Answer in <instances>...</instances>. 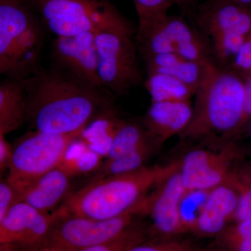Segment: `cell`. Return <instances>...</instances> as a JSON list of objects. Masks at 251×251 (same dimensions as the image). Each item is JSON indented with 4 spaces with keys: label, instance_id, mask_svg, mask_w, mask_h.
Returning a JSON list of instances; mask_svg holds the SVG:
<instances>
[{
    "label": "cell",
    "instance_id": "cell-1",
    "mask_svg": "<svg viewBox=\"0 0 251 251\" xmlns=\"http://www.w3.org/2000/svg\"><path fill=\"white\" fill-rule=\"evenodd\" d=\"M25 80L26 122L53 134L82 133L99 115L113 108L111 92L77 80L58 68H40Z\"/></svg>",
    "mask_w": 251,
    "mask_h": 251
},
{
    "label": "cell",
    "instance_id": "cell-2",
    "mask_svg": "<svg viewBox=\"0 0 251 251\" xmlns=\"http://www.w3.org/2000/svg\"><path fill=\"white\" fill-rule=\"evenodd\" d=\"M180 168V161L163 166H144L126 174L87 183L62 204L68 214L108 220L123 215Z\"/></svg>",
    "mask_w": 251,
    "mask_h": 251
},
{
    "label": "cell",
    "instance_id": "cell-3",
    "mask_svg": "<svg viewBox=\"0 0 251 251\" xmlns=\"http://www.w3.org/2000/svg\"><path fill=\"white\" fill-rule=\"evenodd\" d=\"M193 116L184 140L235 134L244 122L245 84L232 73L212 64L196 92Z\"/></svg>",
    "mask_w": 251,
    "mask_h": 251
},
{
    "label": "cell",
    "instance_id": "cell-4",
    "mask_svg": "<svg viewBox=\"0 0 251 251\" xmlns=\"http://www.w3.org/2000/svg\"><path fill=\"white\" fill-rule=\"evenodd\" d=\"M44 34L35 18L17 3L0 1V74L26 79L40 69Z\"/></svg>",
    "mask_w": 251,
    "mask_h": 251
},
{
    "label": "cell",
    "instance_id": "cell-5",
    "mask_svg": "<svg viewBox=\"0 0 251 251\" xmlns=\"http://www.w3.org/2000/svg\"><path fill=\"white\" fill-rule=\"evenodd\" d=\"M46 27L57 36L135 29L108 0H34Z\"/></svg>",
    "mask_w": 251,
    "mask_h": 251
},
{
    "label": "cell",
    "instance_id": "cell-6",
    "mask_svg": "<svg viewBox=\"0 0 251 251\" xmlns=\"http://www.w3.org/2000/svg\"><path fill=\"white\" fill-rule=\"evenodd\" d=\"M82 133L53 134L39 130L25 135L12 147L7 179L16 191L62 165Z\"/></svg>",
    "mask_w": 251,
    "mask_h": 251
},
{
    "label": "cell",
    "instance_id": "cell-7",
    "mask_svg": "<svg viewBox=\"0 0 251 251\" xmlns=\"http://www.w3.org/2000/svg\"><path fill=\"white\" fill-rule=\"evenodd\" d=\"M147 196L123 215L97 220L66 214L57 220L44 242L35 251H80L110 242L125 233L135 218L144 214Z\"/></svg>",
    "mask_w": 251,
    "mask_h": 251
},
{
    "label": "cell",
    "instance_id": "cell-8",
    "mask_svg": "<svg viewBox=\"0 0 251 251\" xmlns=\"http://www.w3.org/2000/svg\"><path fill=\"white\" fill-rule=\"evenodd\" d=\"M98 75L102 87L114 95L128 93L140 85L141 72L131 34L108 29L95 35Z\"/></svg>",
    "mask_w": 251,
    "mask_h": 251
},
{
    "label": "cell",
    "instance_id": "cell-9",
    "mask_svg": "<svg viewBox=\"0 0 251 251\" xmlns=\"http://www.w3.org/2000/svg\"><path fill=\"white\" fill-rule=\"evenodd\" d=\"M136 39L143 59L154 54L175 53L202 64L214 63L211 47L181 18L167 15Z\"/></svg>",
    "mask_w": 251,
    "mask_h": 251
},
{
    "label": "cell",
    "instance_id": "cell-10",
    "mask_svg": "<svg viewBox=\"0 0 251 251\" xmlns=\"http://www.w3.org/2000/svg\"><path fill=\"white\" fill-rule=\"evenodd\" d=\"M66 214L62 205L47 213L27 203L18 202L0 221V244H12L23 251H35L57 220Z\"/></svg>",
    "mask_w": 251,
    "mask_h": 251
},
{
    "label": "cell",
    "instance_id": "cell-11",
    "mask_svg": "<svg viewBox=\"0 0 251 251\" xmlns=\"http://www.w3.org/2000/svg\"><path fill=\"white\" fill-rule=\"evenodd\" d=\"M238 154L233 144L220 152L197 149L188 151L180 161L179 174L186 191H210L229 181L235 169L232 163Z\"/></svg>",
    "mask_w": 251,
    "mask_h": 251
},
{
    "label": "cell",
    "instance_id": "cell-12",
    "mask_svg": "<svg viewBox=\"0 0 251 251\" xmlns=\"http://www.w3.org/2000/svg\"><path fill=\"white\" fill-rule=\"evenodd\" d=\"M95 35L94 33H84L57 36L52 41L51 55L54 67L85 83L103 88L98 75Z\"/></svg>",
    "mask_w": 251,
    "mask_h": 251
},
{
    "label": "cell",
    "instance_id": "cell-13",
    "mask_svg": "<svg viewBox=\"0 0 251 251\" xmlns=\"http://www.w3.org/2000/svg\"><path fill=\"white\" fill-rule=\"evenodd\" d=\"M179 170L157 186L156 191L148 196L145 214L151 224L148 229L151 238H172L184 233L179 216V206L186 193Z\"/></svg>",
    "mask_w": 251,
    "mask_h": 251
},
{
    "label": "cell",
    "instance_id": "cell-14",
    "mask_svg": "<svg viewBox=\"0 0 251 251\" xmlns=\"http://www.w3.org/2000/svg\"><path fill=\"white\" fill-rule=\"evenodd\" d=\"M75 176L61 165L35 181L16 191L18 202H24L43 212L58 209L72 194Z\"/></svg>",
    "mask_w": 251,
    "mask_h": 251
},
{
    "label": "cell",
    "instance_id": "cell-15",
    "mask_svg": "<svg viewBox=\"0 0 251 251\" xmlns=\"http://www.w3.org/2000/svg\"><path fill=\"white\" fill-rule=\"evenodd\" d=\"M234 175L229 181L209 191L194 231L199 235H219L234 221L239 198Z\"/></svg>",
    "mask_w": 251,
    "mask_h": 251
},
{
    "label": "cell",
    "instance_id": "cell-16",
    "mask_svg": "<svg viewBox=\"0 0 251 251\" xmlns=\"http://www.w3.org/2000/svg\"><path fill=\"white\" fill-rule=\"evenodd\" d=\"M198 22L210 39L232 33L248 37L251 32V13L230 0H209L200 9Z\"/></svg>",
    "mask_w": 251,
    "mask_h": 251
},
{
    "label": "cell",
    "instance_id": "cell-17",
    "mask_svg": "<svg viewBox=\"0 0 251 251\" xmlns=\"http://www.w3.org/2000/svg\"><path fill=\"white\" fill-rule=\"evenodd\" d=\"M192 116L191 101L151 102L144 125L149 135L160 146L172 137L181 135Z\"/></svg>",
    "mask_w": 251,
    "mask_h": 251
},
{
    "label": "cell",
    "instance_id": "cell-18",
    "mask_svg": "<svg viewBox=\"0 0 251 251\" xmlns=\"http://www.w3.org/2000/svg\"><path fill=\"white\" fill-rule=\"evenodd\" d=\"M27 112L25 80L7 77L0 84V134L21 128L27 120Z\"/></svg>",
    "mask_w": 251,
    "mask_h": 251
},
{
    "label": "cell",
    "instance_id": "cell-19",
    "mask_svg": "<svg viewBox=\"0 0 251 251\" xmlns=\"http://www.w3.org/2000/svg\"><path fill=\"white\" fill-rule=\"evenodd\" d=\"M148 74L158 73L178 79L197 92L209 67L213 64H202L184 58L177 54H154L144 58Z\"/></svg>",
    "mask_w": 251,
    "mask_h": 251
},
{
    "label": "cell",
    "instance_id": "cell-20",
    "mask_svg": "<svg viewBox=\"0 0 251 251\" xmlns=\"http://www.w3.org/2000/svg\"><path fill=\"white\" fill-rule=\"evenodd\" d=\"M122 122L115 109H110L86 126L80 139L94 152L105 157Z\"/></svg>",
    "mask_w": 251,
    "mask_h": 251
},
{
    "label": "cell",
    "instance_id": "cell-21",
    "mask_svg": "<svg viewBox=\"0 0 251 251\" xmlns=\"http://www.w3.org/2000/svg\"><path fill=\"white\" fill-rule=\"evenodd\" d=\"M158 147L153 140H151L130 152L111 159L105 160L101 166L92 173L93 174L87 183L115 175L126 174L143 168L145 162Z\"/></svg>",
    "mask_w": 251,
    "mask_h": 251
},
{
    "label": "cell",
    "instance_id": "cell-22",
    "mask_svg": "<svg viewBox=\"0 0 251 251\" xmlns=\"http://www.w3.org/2000/svg\"><path fill=\"white\" fill-rule=\"evenodd\" d=\"M145 85L151 102L191 101L196 95V92L184 82L166 74H148Z\"/></svg>",
    "mask_w": 251,
    "mask_h": 251
},
{
    "label": "cell",
    "instance_id": "cell-23",
    "mask_svg": "<svg viewBox=\"0 0 251 251\" xmlns=\"http://www.w3.org/2000/svg\"><path fill=\"white\" fill-rule=\"evenodd\" d=\"M152 138L145 126L135 122H122L105 158L111 159L140 148Z\"/></svg>",
    "mask_w": 251,
    "mask_h": 251
},
{
    "label": "cell",
    "instance_id": "cell-24",
    "mask_svg": "<svg viewBox=\"0 0 251 251\" xmlns=\"http://www.w3.org/2000/svg\"><path fill=\"white\" fill-rule=\"evenodd\" d=\"M103 156L90 150L80 139L73 144L62 166L71 174L77 175L97 171L101 166Z\"/></svg>",
    "mask_w": 251,
    "mask_h": 251
},
{
    "label": "cell",
    "instance_id": "cell-25",
    "mask_svg": "<svg viewBox=\"0 0 251 251\" xmlns=\"http://www.w3.org/2000/svg\"><path fill=\"white\" fill-rule=\"evenodd\" d=\"M138 17L137 36L141 35L168 15L176 0H133Z\"/></svg>",
    "mask_w": 251,
    "mask_h": 251
},
{
    "label": "cell",
    "instance_id": "cell-26",
    "mask_svg": "<svg viewBox=\"0 0 251 251\" xmlns=\"http://www.w3.org/2000/svg\"><path fill=\"white\" fill-rule=\"evenodd\" d=\"M209 191H186L179 206V216L184 232H194L198 219L208 197Z\"/></svg>",
    "mask_w": 251,
    "mask_h": 251
},
{
    "label": "cell",
    "instance_id": "cell-27",
    "mask_svg": "<svg viewBox=\"0 0 251 251\" xmlns=\"http://www.w3.org/2000/svg\"><path fill=\"white\" fill-rule=\"evenodd\" d=\"M218 236L222 247L230 251H251V220L237 221Z\"/></svg>",
    "mask_w": 251,
    "mask_h": 251
},
{
    "label": "cell",
    "instance_id": "cell-28",
    "mask_svg": "<svg viewBox=\"0 0 251 251\" xmlns=\"http://www.w3.org/2000/svg\"><path fill=\"white\" fill-rule=\"evenodd\" d=\"M234 177L239 195L234 221L251 220V162L235 169Z\"/></svg>",
    "mask_w": 251,
    "mask_h": 251
},
{
    "label": "cell",
    "instance_id": "cell-29",
    "mask_svg": "<svg viewBox=\"0 0 251 251\" xmlns=\"http://www.w3.org/2000/svg\"><path fill=\"white\" fill-rule=\"evenodd\" d=\"M148 238H150L148 229L133 224L116 239L80 251H126L132 246L146 240Z\"/></svg>",
    "mask_w": 251,
    "mask_h": 251
},
{
    "label": "cell",
    "instance_id": "cell-30",
    "mask_svg": "<svg viewBox=\"0 0 251 251\" xmlns=\"http://www.w3.org/2000/svg\"><path fill=\"white\" fill-rule=\"evenodd\" d=\"M247 39V36L236 33L214 36L211 38L212 52L220 62H227L229 59L235 58Z\"/></svg>",
    "mask_w": 251,
    "mask_h": 251
},
{
    "label": "cell",
    "instance_id": "cell-31",
    "mask_svg": "<svg viewBox=\"0 0 251 251\" xmlns=\"http://www.w3.org/2000/svg\"><path fill=\"white\" fill-rule=\"evenodd\" d=\"M192 243L175 238H148L126 251H194Z\"/></svg>",
    "mask_w": 251,
    "mask_h": 251
},
{
    "label": "cell",
    "instance_id": "cell-32",
    "mask_svg": "<svg viewBox=\"0 0 251 251\" xmlns=\"http://www.w3.org/2000/svg\"><path fill=\"white\" fill-rule=\"evenodd\" d=\"M18 202L16 190L7 179L0 182V221H1L15 204Z\"/></svg>",
    "mask_w": 251,
    "mask_h": 251
},
{
    "label": "cell",
    "instance_id": "cell-33",
    "mask_svg": "<svg viewBox=\"0 0 251 251\" xmlns=\"http://www.w3.org/2000/svg\"><path fill=\"white\" fill-rule=\"evenodd\" d=\"M234 64L237 69L248 71L251 74V43L247 39L234 59Z\"/></svg>",
    "mask_w": 251,
    "mask_h": 251
},
{
    "label": "cell",
    "instance_id": "cell-34",
    "mask_svg": "<svg viewBox=\"0 0 251 251\" xmlns=\"http://www.w3.org/2000/svg\"><path fill=\"white\" fill-rule=\"evenodd\" d=\"M12 147L6 141L5 135L0 134V171L4 173L8 169L11 160Z\"/></svg>",
    "mask_w": 251,
    "mask_h": 251
},
{
    "label": "cell",
    "instance_id": "cell-35",
    "mask_svg": "<svg viewBox=\"0 0 251 251\" xmlns=\"http://www.w3.org/2000/svg\"><path fill=\"white\" fill-rule=\"evenodd\" d=\"M194 251H230L224 247L206 248V249H196Z\"/></svg>",
    "mask_w": 251,
    "mask_h": 251
},
{
    "label": "cell",
    "instance_id": "cell-36",
    "mask_svg": "<svg viewBox=\"0 0 251 251\" xmlns=\"http://www.w3.org/2000/svg\"><path fill=\"white\" fill-rule=\"evenodd\" d=\"M230 1H233L235 4L244 6V7L251 4V0H230Z\"/></svg>",
    "mask_w": 251,
    "mask_h": 251
},
{
    "label": "cell",
    "instance_id": "cell-37",
    "mask_svg": "<svg viewBox=\"0 0 251 251\" xmlns=\"http://www.w3.org/2000/svg\"><path fill=\"white\" fill-rule=\"evenodd\" d=\"M27 1L28 0H0V1H8V2L17 3L21 4H24V3ZM31 1H34V0H31Z\"/></svg>",
    "mask_w": 251,
    "mask_h": 251
},
{
    "label": "cell",
    "instance_id": "cell-38",
    "mask_svg": "<svg viewBox=\"0 0 251 251\" xmlns=\"http://www.w3.org/2000/svg\"><path fill=\"white\" fill-rule=\"evenodd\" d=\"M194 1L195 0H176V4H189Z\"/></svg>",
    "mask_w": 251,
    "mask_h": 251
},
{
    "label": "cell",
    "instance_id": "cell-39",
    "mask_svg": "<svg viewBox=\"0 0 251 251\" xmlns=\"http://www.w3.org/2000/svg\"><path fill=\"white\" fill-rule=\"evenodd\" d=\"M249 135H250L251 141V117L250 119H249Z\"/></svg>",
    "mask_w": 251,
    "mask_h": 251
},
{
    "label": "cell",
    "instance_id": "cell-40",
    "mask_svg": "<svg viewBox=\"0 0 251 251\" xmlns=\"http://www.w3.org/2000/svg\"><path fill=\"white\" fill-rule=\"evenodd\" d=\"M248 39H249V41L251 43V32L250 33V34H249V36H248Z\"/></svg>",
    "mask_w": 251,
    "mask_h": 251
}]
</instances>
